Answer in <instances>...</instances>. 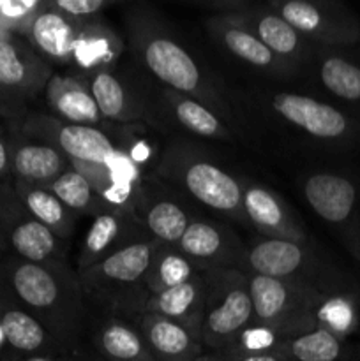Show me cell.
I'll return each instance as SVG.
<instances>
[{
	"label": "cell",
	"instance_id": "1",
	"mask_svg": "<svg viewBox=\"0 0 360 361\" xmlns=\"http://www.w3.org/2000/svg\"><path fill=\"white\" fill-rule=\"evenodd\" d=\"M0 284L49 331L64 355L80 351L92 312L78 271L69 263L35 264L7 254L0 259Z\"/></svg>",
	"mask_w": 360,
	"mask_h": 361
},
{
	"label": "cell",
	"instance_id": "2",
	"mask_svg": "<svg viewBox=\"0 0 360 361\" xmlns=\"http://www.w3.org/2000/svg\"><path fill=\"white\" fill-rule=\"evenodd\" d=\"M126 27L131 49L148 74L164 88L198 99L226 122H232L229 104L215 81L161 18L136 6L126 14Z\"/></svg>",
	"mask_w": 360,
	"mask_h": 361
},
{
	"label": "cell",
	"instance_id": "3",
	"mask_svg": "<svg viewBox=\"0 0 360 361\" xmlns=\"http://www.w3.org/2000/svg\"><path fill=\"white\" fill-rule=\"evenodd\" d=\"M157 240L134 243L108 259L78 271L90 312L136 323L150 300L147 274Z\"/></svg>",
	"mask_w": 360,
	"mask_h": 361
},
{
	"label": "cell",
	"instance_id": "4",
	"mask_svg": "<svg viewBox=\"0 0 360 361\" xmlns=\"http://www.w3.org/2000/svg\"><path fill=\"white\" fill-rule=\"evenodd\" d=\"M155 176L182 190L201 207L233 222L249 226L242 207L240 178H235L191 145L173 143L166 148L155 166Z\"/></svg>",
	"mask_w": 360,
	"mask_h": 361
},
{
	"label": "cell",
	"instance_id": "5",
	"mask_svg": "<svg viewBox=\"0 0 360 361\" xmlns=\"http://www.w3.org/2000/svg\"><path fill=\"white\" fill-rule=\"evenodd\" d=\"M246 274L279 279L323 295L360 293L355 279L321 256L311 242L260 236L247 245Z\"/></svg>",
	"mask_w": 360,
	"mask_h": 361
},
{
	"label": "cell",
	"instance_id": "6",
	"mask_svg": "<svg viewBox=\"0 0 360 361\" xmlns=\"http://www.w3.org/2000/svg\"><path fill=\"white\" fill-rule=\"evenodd\" d=\"M205 307L201 342L210 353L221 355L236 335L254 321L247 274L240 270L205 271Z\"/></svg>",
	"mask_w": 360,
	"mask_h": 361
},
{
	"label": "cell",
	"instance_id": "7",
	"mask_svg": "<svg viewBox=\"0 0 360 361\" xmlns=\"http://www.w3.org/2000/svg\"><path fill=\"white\" fill-rule=\"evenodd\" d=\"M267 102L277 118L313 141L342 150L360 145V120L339 106L295 92H274Z\"/></svg>",
	"mask_w": 360,
	"mask_h": 361
},
{
	"label": "cell",
	"instance_id": "8",
	"mask_svg": "<svg viewBox=\"0 0 360 361\" xmlns=\"http://www.w3.org/2000/svg\"><path fill=\"white\" fill-rule=\"evenodd\" d=\"M302 194L360 261V180L344 171H316L304 178Z\"/></svg>",
	"mask_w": 360,
	"mask_h": 361
},
{
	"label": "cell",
	"instance_id": "9",
	"mask_svg": "<svg viewBox=\"0 0 360 361\" xmlns=\"http://www.w3.org/2000/svg\"><path fill=\"white\" fill-rule=\"evenodd\" d=\"M311 44L346 51L360 42V18L335 0H270L267 2Z\"/></svg>",
	"mask_w": 360,
	"mask_h": 361
},
{
	"label": "cell",
	"instance_id": "10",
	"mask_svg": "<svg viewBox=\"0 0 360 361\" xmlns=\"http://www.w3.org/2000/svg\"><path fill=\"white\" fill-rule=\"evenodd\" d=\"M247 282L254 323L277 328L286 338L316 328L313 309L323 293L256 274H247Z\"/></svg>",
	"mask_w": 360,
	"mask_h": 361
},
{
	"label": "cell",
	"instance_id": "11",
	"mask_svg": "<svg viewBox=\"0 0 360 361\" xmlns=\"http://www.w3.org/2000/svg\"><path fill=\"white\" fill-rule=\"evenodd\" d=\"M0 238L9 254L28 263H67L66 240L28 214L9 178L0 180Z\"/></svg>",
	"mask_w": 360,
	"mask_h": 361
},
{
	"label": "cell",
	"instance_id": "12",
	"mask_svg": "<svg viewBox=\"0 0 360 361\" xmlns=\"http://www.w3.org/2000/svg\"><path fill=\"white\" fill-rule=\"evenodd\" d=\"M11 129L56 148L69 161L106 162L116 150L115 141L99 127L64 122L49 113L28 111L20 126Z\"/></svg>",
	"mask_w": 360,
	"mask_h": 361
},
{
	"label": "cell",
	"instance_id": "13",
	"mask_svg": "<svg viewBox=\"0 0 360 361\" xmlns=\"http://www.w3.org/2000/svg\"><path fill=\"white\" fill-rule=\"evenodd\" d=\"M179 249L196 271H246L247 245L229 226L212 219H193L179 242Z\"/></svg>",
	"mask_w": 360,
	"mask_h": 361
},
{
	"label": "cell",
	"instance_id": "14",
	"mask_svg": "<svg viewBox=\"0 0 360 361\" xmlns=\"http://www.w3.org/2000/svg\"><path fill=\"white\" fill-rule=\"evenodd\" d=\"M242 207L247 224L253 226L263 238H281L292 242H311L299 215L284 200L263 183L240 180Z\"/></svg>",
	"mask_w": 360,
	"mask_h": 361
},
{
	"label": "cell",
	"instance_id": "15",
	"mask_svg": "<svg viewBox=\"0 0 360 361\" xmlns=\"http://www.w3.org/2000/svg\"><path fill=\"white\" fill-rule=\"evenodd\" d=\"M154 240L145 229L143 222L133 212L108 210L92 221L83 245L78 254V271L87 270L113 254L134 245Z\"/></svg>",
	"mask_w": 360,
	"mask_h": 361
},
{
	"label": "cell",
	"instance_id": "16",
	"mask_svg": "<svg viewBox=\"0 0 360 361\" xmlns=\"http://www.w3.org/2000/svg\"><path fill=\"white\" fill-rule=\"evenodd\" d=\"M232 20L242 23L247 30L253 32L275 56L293 63L296 67L313 66L318 49L304 35H300L288 21L279 16L267 4H251Z\"/></svg>",
	"mask_w": 360,
	"mask_h": 361
},
{
	"label": "cell",
	"instance_id": "17",
	"mask_svg": "<svg viewBox=\"0 0 360 361\" xmlns=\"http://www.w3.org/2000/svg\"><path fill=\"white\" fill-rule=\"evenodd\" d=\"M53 69L20 35L0 39V87L27 102L44 92Z\"/></svg>",
	"mask_w": 360,
	"mask_h": 361
},
{
	"label": "cell",
	"instance_id": "18",
	"mask_svg": "<svg viewBox=\"0 0 360 361\" xmlns=\"http://www.w3.org/2000/svg\"><path fill=\"white\" fill-rule=\"evenodd\" d=\"M207 30L228 55L251 69H256L258 73L274 78H289L300 69L275 56L253 32L232 18L210 16L207 21Z\"/></svg>",
	"mask_w": 360,
	"mask_h": 361
},
{
	"label": "cell",
	"instance_id": "19",
	"mask_svg": "<svg viewBox=\"0 0 360 361\" xmlns=\"http://www.w3.org/2000/svg\"><path fill=\"white\" fill-rule=\"evenodd\" d=\"M87 335L92 351L104 361H155L133 321L102 314L90 316Z\"/></svg>",
	"mask_w": 360,
	"mask_h": 361
},
{
	"label": "cell",
	"instance_id": "20",
	"mask_svg": "<svg viewBox=\"0 0 360 361\" xmlns=\"http://www.w3.org/2000/svg\"><path fill=\"white\" fill-rule=\"evenodd\" d=\"M85 78L88 80L102 118L126 126L150 118L145 95L115 71H101Z\"/></svg>",
	"mask_w": 360,
	"mask_h": 361
},
{
	"label": "cell",
	"instance_id": "21",
	"mask_svg": "<svg viewBox=\"0 0 360 361\" xmlns=\"http://www.w3.org/2000/svg\"><path fill=\"white\" fill-rule=\"evenodd\" d=\"M136 215L143 222L148 235L166 245H179L194 219L175 196L162 189L155 190L152 182L147 180L141 189Z\"/></svg>",
	"mask_w": 360,
	"mask_h": 361
},
{
	"label": "cell",
	"instance_id": "22",
	"mask_svg": "<svg viewBox=\"0 0 360 361\" xmlns=\"http://www.w3.org/2000/svg\"><path fill=\"white\" fill-rule=\"evenodd\" d=\"M67 169L71 162L62 152L11 129V178L44 187Z\"/></svg>",
	"mask_w": 360,
	"mask_h": 361
},
{
	"label": "cell",
	"instance_id": "23",
	"mask_svg": "<svg viewBox=\"0 0 360 361\" xmlns=\"http://www.w3.org/2000/svg\"><path fill=\"white\" fill-rule=\"evenodd\" d=\"M44 97L49 115L64 122L97 127L104 120L92 95L88 80L81 74L76 76L53 74L44 88Z\"/></svg>",
	"mask_w": 360,
	"mask_h": 361
},
{
	"label": "cell",
	"instance_id": "24",
	"mask_svg": "<svg viewBox=\"0 0 360 361\" xmlns=\"http://www.w3.org/2000/svg\"><path fill=\"white\" fill-rule=\"evenodd\" d=\"M81 25L83 23L56 11L49 0H46L44 9L35 18L25 39L49 66L71 63Z\"/></svg>",
	"mask_w": 360,
	"mask_h": 361
},
{
	"label": "cell",
	"instance_id": "25",
	"mask_svg": "<svg viewBox=\"0 0 360 361\" xmlns=\"http://www.w3.org/2000/svg\"><path fill=\"white\" fill-rule=\"evenodd\" d=\"M0 326L6 344L20 355L28 358H52L55 355H64L49 331L7 295L0 300Z\"/></svg>",
	"mask_w": 360,
	"mask_h": 361
},
{
	"label": "cell",
	"instance_id": "26",
	"mask_svg": "<svg viewBox=\"0 0 360 361\" xmlns=\"http://www.w3.org/2000/svg\"><path fill=\"white\" fill-rule=\"evenodd\" d=\"M136 326L155 361H196L205 355L198 335L166 317L145 312L138 317Z\"/></svg>",
	"mask_w": 360,
	"mask_h": 361
},
{
	"label": "cell",
	"instance_id": "27",
	"mask_svg": "<svg viewBox=\"0 0 360 361\" xmlns=\"http://www.w3.org/2000/svg\"><path fill=\"white\" fill-rule=\"evenodd\" d=\"M122 53V37L97 18L81 25L71 63L76 66L81 76H90L101 71H113Z\"/></svg>",
	"mask_w": 360,
	"mask_h": 361
},
{
	"label": "cell",
	"instance_id": "28",
	"mask_svg": "<svg viewBox=\"0 0 360 361\" xmlns=\"http://www.w3.org/2000/svg\"><path fill=\"white\" fill-rule=\"evenodd\" d=\"M313 67L327 94L348 106L349 115L360 120V62L344 51L320 48Z\"/></svg>",
	"mask_w": 360,
	"mask_h": 361
},
{
	"label": "cell",
	"instance_id": "29",
	"mask_svg": "<svg viewBox=\"0 0 360 361\" xmlns=\"http://www.w3.org/2000/svg\"><path fill=\"white\" fill-rule=\"evenodd\" d=\"M205 307V282L203 275L198 271L191 281L176 288L150 296L145 312L166 317L179 323L201 338V321Z\"/></svg>",
	"mask_w": 360,
	"mask_h": 361
},
{
	"label": "cell",
	"instance_id": "30",
	"mask_svg": "<svg viewBox=\"0 0 360 361\" xmlns=\"http://www.w3.org/2000/svg\"><path fill=\"white\" fill-rule=\"evenodd\" d=\"M161 102L166 111L175 120L176 126L196 134V136L222 141H229L233 137L228 122L221 118L214 109L191 95L162 88Z\"/></svg>",
	"mask_w": 360,
	"mask_h": 361
},
{
	"label": "cell",
	"instance_id": "31",
	"mask_svg": "<svg viewBox=\"0 0 360 361\" xmlns=\"http://www.w3.org/2000/svg\"><path fill=\"white\" fill-rule=\"evenodd\" d=\"M13 187L28 214L42 226L55 233L59 238L69 240L76 228L78 215L73 214L52 190L35 183L13 178Z\"/></svg>",
	"mask_w": 360,
	"mask_h": 361
},
{
	"label": "cell",
	"instance_id": "32",
	"mask_svg": "<svg viewBox=\"0 0 360 361\" xmlns=\"http://www.w3.org/2000/svg\"><path fill=\"white\" fill-rule=\"evenodd\" d=\"M314 326L348 341L360 330V293L321 295L313 309Z\"/></svg>",
	"mask_w": 360,
	"mask_h": 361
},
{
	"label": "cell",
	"instance_id": "33",
	"mask_svg": "<svg viewBox=\"0 0 360 361\" xmlns=\"http://www.w3.org/2000/svg\"><path fill=\"white\" fill-rule=\"evenodd\" d=\"M196 274V268L184 256L179 245L159 243L150 259V267H148V291H150V296H155L159 293L168 291V289L191 281Z\"/></svg>",
	"mask_w": 360,
	"mask_h": 361
},
{
	"label": "cell",
	"instance_id": "34",
	"mask_svg": "<svg viewBox=\"0 0 360 361\" xmlns=\"http://www.w3.org/2000/svg\"><path fill=\"white\" fill-rule=\"evenodd\" d=\"M279 353L289 361H342L348 356V348L346 341H341L330 331L313 328L306 334L286 338Z\"/></svg>",
	"mask_w": 360,
	"mask_h": 361
},
{
	"label": "cell",
	"instance_id": "35",
	"mask_svg": "<svg viewBox=\"0 0 360 361\" xmlns=\"http://www.w3.org/2000/svg\"><path fill=\"white\" fill-rule=\"evenodd\" d=\"M44 187L52 190L76 215L97 217V215L104 214V212L115 210L95 192V189L87 182V178L73 168L67 169L59 178L53 180L49 185Z\"/></svg>",
	"mask_w": 360,
	"mask_h": 361
},
{
	"label": "cell",
	"instance_id": "36",
	"mask_svg": "<svg viewBox=\"0 0 360 361\" xmlns=\"http://www.w3.org/2000/svg\"><path fill=\"white\" fill-rule=\"evenodd\" d=\"M286 341L284 331L274 326L251 323L244 328L228 349L221 355H260V353H275L279 351L282 342Z\"/></svg>",
	"mask_w": 360,
	"mask_h": 361
},
{
	"label": "cell",
	"instance_id": "37",
	"mask_svg": "<svg viewBox=\"0 0 360 361\" xmlns=\"http://www.w3.org/2000/svg\"><path fill=\"white\" fill-rule=\"evenodd\" d=\"M44 6L46 0H0V23L9 34L27 37Z\"/></svg>",
	"mask_w": 360,
	"mask_h": 361
},
{
	"label": "cell",
	"instance_id": "38",
	"mask_svg": "<svg viewBox=\"0 0 360 361\" xmlns=\"http://www.w3.org/2000/svg\"><path fill=\"white\" fill-rule=\"evenodd\" d=\"M49 4L73 20L87 23V21L101 18L102 11L109 7L112 2H108V0H49Z\"/></svg>",
	"mask_w": 360,
	"mask_h": 361
},
{
	"label": "cell",
	"instance_id": "39",
	"mask_svg": "<svg viewBox=\"0 0 360 361\" xmlns=\"http://www.w3.org/2000/svg\"><path fill=\"white\" fill-rule=\"evenodd\" d=\"M27 113V102L13 97L0 87V118L6 120L11 127H18Z\"/></svg>",
	"mask_w": 360,
	"mask_h": 361
},
{
	"label": "cell",
	"instance_id": "40",
	"mask_svg": "<svg viewBox=\"0 0 360 361\" xmlns=\"http://www.w3.org/2000/svg\"><path fill=\"white\" fill-rule=\"evenodd\" d=\"M11 178V133L0 129V180Z\"/></svg>",
	"mask_w": 360,
	"mask_h": 361
},
{
	"label": "cell",
	"instance_id": "41",
	"mask_svg": "<svg viewBox=\"0 0 360 361\" xmlns=\"http://www.w3.org/2000/svg\"><path fill=\"white\" fill-rule=\"evenodd\" d=\"M222 361H289L282 353H260V355H219Z\"/></svg>",
	"mask_w": 360,
	"mask_h": 361
},
{
	"label": "cell",
	"instance_id": "42",
	"mask_svg": "<svg viewBox=\"0 0 360 361\" xmlns=\"http://www.w3.org/2000/svg\"><path fill=\"white\" fill-rule=\"evenodd\" d=\"M71 361H104V360L99 358L94 351H81L80 349V351L74 353L73 360Z\"/></svg>",
	"mask_w": 360,
	"mask_h": 361
},
{
	"label": "cell",
	"instance_id": "43",
	"mask_svg": "<svg viewBox=\"0 0 360 361\" xmlns=\"http://www.w3.org/2000/svg\"><path fill=\"white\" fill-rule=\"evenodd\" d=\"M196 361H222V358L219 355H215V353H205L203 356H201V358H198Z\"/></svg>",
	"mask_w": 360,
	"mask_h": 361
},
{
	"label": "cell",
	"instance_id": "44",
	"mask_svg": "<svg viewBox=\"0 0 360 361\" xmlns=\"http://www.w3.org/2000/svg\"><path fill=\"white\" fill-rule=\"evenodd\" d=\"M7 254H9V250H7L6 242H4V240L0 238V259H2L4 256H7Z\"/></svg>",
	"mask_w": 360,
	"mask_h": 361
},
{
	"label": "cell",
	"instance_id": "45",
	"mask_svg": "<svg viewBox=\"0 0 360 361\" xmlns=\"http://www.w3.org/2000/svg\"><path fill=\"white\" fill-rule=\"evenodd\" d=\"M6 344V338H4V331H2V326H0V349H2V345Z\"/></svg>",
	"mask_w": 360,
	"mask_h": 361
},
{
	"label": "cell",
	"instance_id": "46",
	"mask_svg": "<svg viewBox=\"0 0 360 361\" xmlns=\"http://www.w3.org/2000/svg\"><path fill=\"white\" fill-rule=\"evenodd\" d=\"M27 361H52L49 358H42V356H37V358H28Z\"/></svg>",
	"mask_w": 360,
	"mask_h": 361
},
{
	"label": "cell",
	"instance_id": "47",
	"mask_svg": "<svg viewBox=\"0 0 360 361\" xmlns=\"http://www.w3.org/2000/svg\"><path fill=\"white\" fill-rule=\"evenodd\" d=\"M4 296H6V293H4V289H2V284H0V300H2Z\"/></svg>",
	"mask_w": 360,
	"mask_h": 361
}]
</instances>
